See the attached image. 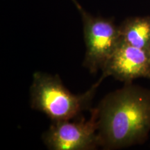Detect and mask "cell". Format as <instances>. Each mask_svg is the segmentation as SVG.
<instances>
[{"instance_id":"6da1fadb","label":"cell","mask_w":150,"mask_h":150,"mask_svg":"<svg viewBox=\"0 0 150 150\" xmlns=\"http://www.w3.org/2000/svg\"><path fill=\"white\" fill-rule=\"evenodd\" d=\"M99 145L117 149L142 143L150 132V90L131 83L106 95L97 107Z\"/></svg>"},{"instance_id":"7a4b0ae2","label":"cell","mask_w":150,"mask_h":150,"mask_svg":"<svg viewBox=\"0 0 150 150\" xmlns=\"http://www.w3.org/2000/svg\"><path fill=\"white\" fill-rule=\"evenodd\" d=\"M102 81L99 78L85 93L74 95L65 87L58 74L35 72L30 87L31 106L45 114L52 122L75 119L91 108Z\"/></svg>"},{"instance_id":"3957f363","label":"cell","mask_w":150,"mask_h":150,"mask_svg":"<svg viewBox=\"0 0 150 150\" xmlns=\"http://www.w3.org/2000/svg\"><path fill=\"white\" fill-rule=\"evenodd\" d=\"M91 112L88 120L81 115L74 120L52 122L42 136L46 147L52 150H93L100 147L97 108H91Z\"/></svg>"},{"instance_id":"277c9868","label":"cell","mask_w":150,"mask_h":150,"mask_svg":"<svg viewBox=\"0 0 150 150\" xmlns=\"http://www.w3.org/2000/svg\"><path fill=\"white\" fill-rule=\"evenodd\" d=\"M81 14L86 53L83 66L91 74L102 68L120 42L119 27L111 20L95 18L74 1Z\"/></svg>"},{"instance_id":"5b68a950","label":"cell","mask_w":150,"mask_h":150,"mask_svg":"<svg viewBox=\"0 0 150 150\" xmlns=\"http://www.w3.org/2000/svg\"><path fill=\"white\" fill-rule=\"evenodd\" d=\"M102 71L103 80L112 76L126 83L138 78L150 79V52L120 40Z\"/></svg>"},{"instance_id":"8992f818","label":"cell","mask_w":150,"mask_h":150,"mask_svg":"<svg viewBox=\"0 0 150 150\" xmlns=\"http://www.w3.org/2000/svg\"><path fill=\"white\" fill-rule=\"evenodd\" d=\"M119 30L122 42L150 52V16L127 19Z\"/></svg>"}]
</instances>
